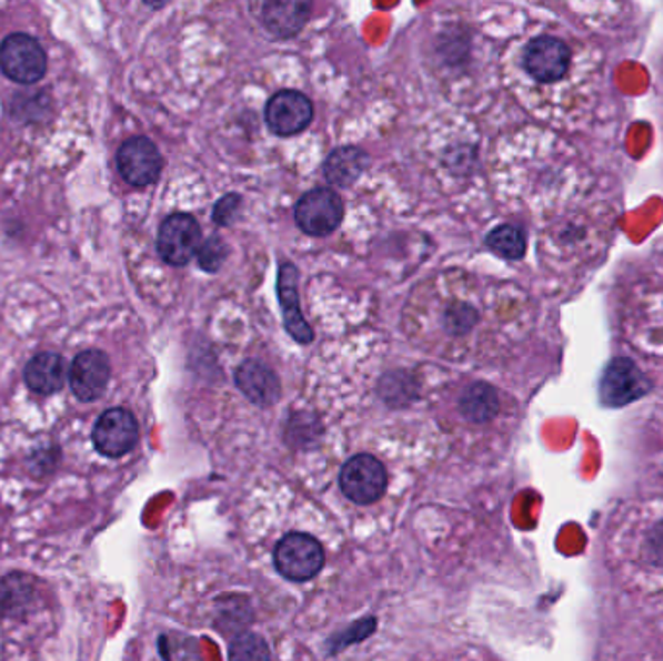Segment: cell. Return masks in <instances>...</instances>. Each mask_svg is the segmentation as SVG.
<instances>
[{"label": "cell", "instance_id": "12", "mask_svg": "<svg viewBox=\"0 0 663 661\" xmlns=\"http://www.w3.org/2000/svg\"><path fill=\"white\" fill-rule=\"evenodd\" d=\"M299 272L291 262H283L278 274V297L283 311V323L291 338L298 344H311L314 338L311 326L301 315L298 295Z\"/></svg>", "mask_w": 663, "mask_h": 661}, {"label": "cell", "instance_id": "9", "mask_svg": "<svg viewBox=\"0 0 663 661\" xmlns=\"http://www.w3.org/2000/svg\"><path fill=\"white\" fill-rule=\"evenodd\" d=\"M138 443V424L129 409H108L93 427V445L108 458H121Z\"/></svg>", "mask_w": 663, "mask_h": 661}, {"label": "cell", "instance_id": "8", "mask_svg": "<svg viewBox=\"0 0 663 661\" xmlns=\"http://www.w3.org/2000/svg\"><path fill=\"white\" fill-rule=\"evenodd\" d=\"M313 103L305 93L282 90L274 93L267 105V124L278 136H293L313 121Z\"/></svg>", "mask_w": 663, "mask_h": 661}, {"label": "cell", "instance_id": "6", "mask_svg": "<svg viewBox=\"0 0 663 661\" xmlns=\"http://www.w3.org/2000/svg\"><path fill=\"white\" fill-rule=\"evenodd\" d=\"M202 231L189 214H173L161 223L158 235V251L171 266H187L194 254H199Z\"/></svg>", "mask_w": 663, "mask_h": 661}, {"label": "cell", "instance_id": "11", "mask_svg": "<svg viewBox=\"0 0 663 661\" xmlns=\"http://www.w3.org/2000/svg\"><path fill=\"white\" fill-rule=\"evenodd\" d=\"M111 378L108 355L98 349H88L77 355L70 367V386L78 400H98L106 393Z\"/></svg>", "mask_w": 663, "mask_h": 661}, {"label": "cell", "instance_id": "15", "mask_svg": "<svg viewBox=\"0 0 663 661\" xmlns=\"http://www.w3.org/2000/svg\"><path fill=\"white\" fill-rule=\"evenodd\" d=\"M369 154L355 146L335 148L324 163V175L330 185L350 186L358 181L369 167Z\"/></svg>", "mask_w": 663, "mask_h": 661}, {"label": "cell", "instance_id": "17", "mask_svg": "<svg viewBox=\"0 0 663 661\" xmlns=\"http://www.w3.org/2000/svg\"><path fill=\"white\" fill-rule=\"evenodd\" d=\"M460 414L472 424H488L499 414L501 401L493 386L488 383H473L460 396Z\"/></svg>", "mask_w": 663, "mask_h": 661}, {"label": "cell", "instance_id": "3", "mask_svg": "<svg viewBox=\"0 0 663 661\" xmlns=\"http://www.w3.org/2000/svg\"><path fill=\"white\" fill-rule=\"evenodd\" d=\"M0 70L18 84H36L46 77V51L38 39L12 33L0 43Z\"/></svg>", "mask_w": 663, "mask_h": 661}, {"label": "cell", "instance_id": "23", "mask_svg": "<svg viewBox=\"0 0 663 661\" xmlns=\"http://www.w3.org/2000/svg\"><path fill=\"white\" fill-rule=\"evenodd\" d=\"M644 551H646V559L652 565L663 567V520L650 530L646 543H644Z\"/></svg>", "mask_w": 663, "mask_h": 661}, {"label": "cell", "instance_id": "16", "mask_svg": "<svg viewBox=\"0 0 663 661\" xmlns=\"http://www.w3.org/2000/svg\"><path fill=\"white\" fill-rule=\"evenodd\" d=\"M23 380L36 394H54L64 385V362L61 355L39 354L26 365Z\"/></svg>", "mask_w": 663, "mask_h": 661}, {"label": "cell", "instance_id": "14", "mask_svg": "<svg viewBox=\"0 0 663 661\" xmlns=\"http://www.w3.org/2000/svg\"><path fill=\"white\" fill-rule=\"evenodd\" d=\"M309 14V2H268L262 10V22L275 38H293L303 30Z\"/></svg>", "mask_w": 663, "mask_h": 661}, {"label": "cell", "instance_id": "1", "mask_svg": "<svg viewBox=\"0 0 663 661\" xmlns=\"http://www.w3.org/2000/svg\"><path fill=\"white\" fill-rule=\"evenodd\" d=\"M587 59L586 47L576 51L572 43L561 35L542 33L528 41L522 53V67L535 84H569L576 74V61Z\"/></svg>", "mask_w": 663, "mask_h": 661}, {"label": "cell", "instance_id": "5", "mask_svg": "<svg viewBox=\"0 0 663 661\" xmlns=\"http://www.w3.org/2000/svg\"><path fill=\"white\" fill-rule=\"evenodd\" d=\"M343 202L332 189H313L295 206V222L301 231L314 237H324L340 227Z\"/></svg>", "mask_w": 663, "mask_h": 661}, {"label": "cell", "instance_id": "21", "mask_svg": "<svg viewBox=\"0 0 663 661\" xmlns=\"http://www.w3.org/2000/svg\"><path fill=\"white\" fill-rule=\"evenodd\" d=\"M229 246L223 238L218 235L208 237L199 248V262L202 270L207 272H218L223 266V262L228 258Z\"/></svg>", "mask_w": 663, "mask_h": 661}, {"label": "cell", "instance_id": "18", "mask_svg": "<svg viewBox=\"0 0 663 661\" xmlns=\"http://www.w3.org/2000/svg\"><path fill=\"white\" fill-rule=\"evenodd\" d=\"M485 243L493 253L503 256L506 261H520L526 254V235L524 231L511 223H504L491 231Z\"/></svg>", "mask_w": 663, "mask_h": 661}, {"label": "cell", "instance_id": "20", "mask_svg": "<svg viewBox=\"0 0 663 661\" xmlns=\"http://www.w3.org/2000/svg\"><path fill=\"white\" fill-rule=\"evenodd\" d=\"M480 321V315L475 308L465 305V303H456L446 311L444 315V326L452 336H462L472 330L475 323Z\"/></svg>", "mask_w": 663, "mask_h": 661}, {"label": "cell", "instance_id": "22", "mask_svg": "<svg viewBox=\"0 0 663 661\" xmlns=\"http://www.w3.org/2000/svg\"><path fill=\"white\" fill-rule=\"evenodd\" d=\"M241 206H243V201H241L239 194H228V196H223V199L215 204L214 222L218 223V225H231V223H235L237 217H239V212H241Z\"/></svg>", "mask_w": 663, "mask_h": 661}, {"label": "cell", "instance_id": "19", "mask_svg": "<svg viewBox=\"0 0 663 661\" xmlns=\"http://www.w3.org/2000/svg\"><path fill=\"white\" fill-rule=\"evenodd\" d=\"M229 661H270L267 640L252 632L239 634L229 647Z\"/></svg>", "mask_w": 663, "mask_h": 661}, {"label": "cell", "instance_id": "10", "mask_svg": "<svg viewBox=\"0 0 663 661\" xmlns=\"http://www.w3.org/2000/svg\"><path fill=\"white\" fill-rule=\"evenodd\" d=\"M649 390V380L634 367V363L625 357H617L603 373L602 401L611 408L639 400Z\"/></svg>", "mask_w": 663, "mask_h": 661}, {"label": "cell", "instance_id": "2", "mask_svg": "<svg viewBox=\"0 0 663 661\" xmlns=\"http://www.w3.org/2000/svg\"><path fill=\"white\" fill-rule=\"evenodd\" d=\"M278 572L291 582H307L317 577L324 567V549L309 533H288L274 549Z\"/></svg>", "mask_w": 663, "mask_h": 661}, {"label": "cell", "instance_id": "4", "mask_svg": "<svg viewBox=\"0 0 663 661\" xmlns=\"http://www.w3.org/2000/svg\"><path fill=\"white\" fill-rule=\"evenodd\" d=\"M389 484L386 469L371 454H358L343 464L340 474L342 492L355 505H373Z\"/></svg>", "mask_w": 663, "mask_h": 661}, {"label": "cell", "instance_id": "13", "mask_svg": "<svg viewBox=\"0 0 663 661\" xmlns=\"http://www.w3.org/2000/svg\"><path fill=\"white\" fill-rule=\"evenodd\" d=\"M239 390L260 408L274 406L280 400L282 385L280 378L275 377L274 370L260 362H244L235 375Z\"/></svg>", "mask_w": 663, "mask_h": 661}, {"label": "cell", "instance_id": "7", "mask_svg": "<svg viewBox=\"0 0 663 661\" xmlns=\"http://www.w3.org/2000/svg\"><path fill=\"white\" fill-rule=\"evenodd\" d=\"M117 167L121 177L132 186H148L160 179L163 160L152 140L130 139L117 152Z\"/></svg>", "mask_w": 663, "mask_h": 661}]
</instances>
